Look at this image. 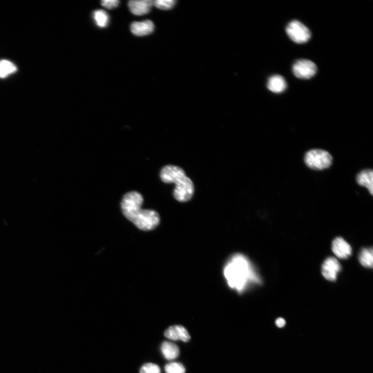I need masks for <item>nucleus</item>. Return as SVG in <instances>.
<instances>
[{
	"label": "nucleus",
	"instance_id": "1",
	"mask_svg": "<svg viewBox=\"0 0 373 373\" xmlns=\"http://www.w3.org/2000/svg\"><path fill=\"white\" fill-rule=\"evenodd\" d=\"M143 197L137 192L126 194L121 203V210L126 218L138 229L145 231L157 228L160 221L159 214L152 210H143Z\"/></svg>",
	"mask_w": 373,
	"mask_h": 373
},
{
	"label": "nucleus",
	"instance_id": "2",
	"mask_svg": "<svg viewBox=\"0 0 373 373\" xmlns=\"http://www.w3.org/2000/svg\"><path fill=\"white\" fill-rule=\"evenodd\" d=\"M224 275L229 287L239 292L244 290L249 281L260 282L247 259L241 254L231 258L224 267Z\"/></svg>",
	"mask_w": 373,
	"mask_h": 373
},
{
	"label": "nucleus",
	"instance_id": "3",
	"mask_svg": "<svg viewBox=\"0 0 373 373\" xmlns=\"http://www.w3.org/2000/svg\"><path fill=\"white\" fill-rule=\"evenodd\" d=\"M160 178L165 183L175 184L173 196L177 201L186 202L192 198L195 193L193 182L181 168L168 165L162 168Z\"/></svg>",
	"mask_w": 373,
	"mask_h": 373
},
{
	"label": "nucleus",
	"instance_id": "4",
	"mask_svg": "<svg viewBox=\"0 0 373 373\" xmlns=\"http://www.w3.org/2000/svg\"><path fill=\"white\" fill-rule=\"evenodd\" d=\"M333 158L327 151L313 150L307 152L305 156V162L309 168L322 170L331 166Z\"/></svg>",
	"mask_w": 373,
	"mask_h": 373
},
{
	"label": "nucleus",
	"instance_id": "5",
	"mask_svg": "<svg viewBox=\"0 0 373 373\" xmlns=\"http://www.w3.org/2000/svg\"><path fill=\"white\" fill-rule=\"evenodd\" d=\"M285 31L289 38L297 44L307 43L311 36V32L307 26L296 20L288 24Z\"/></svg>",
	"mask_w": 373,
	"mask_h": 373
},
{
	"label": "nucleus",
	"instance_id": "6",
	"mask_svg": "<svg viewBox=\"0 0 373 373\" xmlns=\"http://www.w3.org/2000/svg\"><path fill=\"white\" fill-rule=\"evenodd\" d=\"M317 72L316 65L307 59L298 60L292 66L293 74L300 79H310L316 75Z\"/></svg>",
	"mask_w": 373,
	"mask_h": 373
},
{
	"label": "nucleus",
	"instance_id": "7",
	"mask_svg": "<svg viewBox=\"0 0 373 373\" xmlns=\"http://www.w3.org/2000/svg\"><path fill=\"white\" fill-rule=\"evenodd\" d=\"M341 270V265L333 257L327 258L322 266V274L325 278L331 282L336 281L337 275Z\"/></svg>",
	"mask_w": 373,
	"mask_h": 373
},
{
	"label": "nucleus",
	"instance_id": "8",
	"mask_svg": "<svg viewBox=\"0 0 373 373\" xmlns=\"http://www.w3.org/2000/svg\"><path fill=\"white\" fill-rule=\"evenodd\" d=\"M164 336L171 340H180L184 342H189L191 338L187 329L183 326L180 325L173 326L169 327L165 331Z\"/></svg>",
	"mask_w": 373,
	"mask_h": 373
},
{
	"label": "nucleus",
	"instance_id": "9",
	"mask_svg": "<svg viewBox=\"0 0 373 373\" xmlns=\"http://www.w3.org/2000/svg\"><path fill=\"white\" fill-rule=\"evenodd\" d=\"M154 1L152 0H132L128 2L130 12L137 16H142L150 12Z\"/></svg>",
	"mask_w": 373,
	"mask_h": 373
},
{
	"label": "nucleus",
	"instance_id": "10",
	"mask_svg": "<svg viewBox=\"0 0 373 373\" xmlns=\"http://www.w3.org/2000/svg\"><path fill=\"white\" fill-rule=\"evenodd\" d=\"M154 29V23L150 20L141 22H133L130 26V30L134 35L143 37L152 33Z\"/></svg>",
	"mask_w": 373,
	"mask_h": 373
},
{
	"label": "nucleus",
	"instance_id": "11",
	"mask_svg": "<svg viewBox=\"0 0 373 373\" xmlns=\"http://www.w3.org/2000/svg\"><path fill=\"white\" fill-rule=\"evenodd\" d=\"M334 254L341 259L348 258L352 254L351 246L342 238H337L332 242Z\"/></svg>",
	"mask_w": 373,
	"mask_h": 373
},
{
	"label": "nucleus",
	"instance_id": "12",
	"mask_svg": "<svg viewBox=\"0 0 373 373\" xmlns=\"http://www.w3.org/2000/svg\"><path fill=\"white\" fill-rule=\"evenodd\" d=\"M267 88L275 93H280L287 88V85L284 78L280 75H275L268 79Z\"/></svg>",
	"mask_w": 373,
	"mask_h": 373
},
{
	"label": "nucleus",
	"instance_id": "13",
	"mask_svg": "<svg viewBox=\"0 0 373 373\" xmlns=\"http://www.w3.org/2000/svg\"><path fill=\"white\" fill-rule=\"evenodd\" d=\"M357 181L360 186L366 187L371 195H373V172L366 170L361 172L357 176Z\"/></svg>",
	"mask_w": 373,
	"mask_h": 373
},
{
	"label": "nucleus",
	"instance_id": "14",
	"mask_svg": "<svg viewBox=\"0 0 373 373\" xmlns=\"http://www.w3.org/2000/svg\"><path fill=\"white\" fill-rule=\"evenodd\" d=\"M161 351L163 357L170 361L177 358L179 354L178 347L169 342H164L162 344Z\"/></svg>",
	"mask_w": 373,
	"mask_h": 373
},
{
	"label": "nucleus",
	"instance_id": "15",
	"mask_svg": "<svg viewBox=\"0 0 373 373\" xmlns=\"http://www.w3.org/2000/svg\"><path fill=\"white\" fill-rule=\"evenodd\" d=\"M17 70L16 66L10 61L0 60V79H5Z\"/></svg>",
	"mask_w": 373,
	"mask_h": 373
},
{
	"label": "nucleus",
	"instance_id": "16",
	"mask_svg": "<svg viewBox=\"0 0 373 373\" xmlns=\"http://www.w3.org/2000/svg\"><path fill=\"white\" fill-rule=\"evenodd\" d=\"M93 17L97 25L101 28L107 27L109 22V16L103 10L95 11L93 13Z\"/></svg>",
	"mask_w": 373,
	"mask_h": 373
},
{
	"label": "nucleus",
	"instance_id": "17",
	"mask_svg": "<svg viewBox=\"0 0 373 373\" xmlns=\"http://www.w3.org/2000/svg\"><path fill=\"white\" fill-rule=\"evenodd\" d=\"M359 260L363 266L372 268L373 264V249H363L360 254Z\"/></svg>",
	"mask_w": 373,
	"mask_h": 373
},
{
	"label": "nucleus",
	"instance_id": "18",
	"mask_svg": "<svg viewBox=\"0 0 373 373\" xmlns=\"http://www.w3.org/2000/svg\"><path fill=\"white\" fill-rule=\"evenodd\" d=\"M166 373H185L186 370L183 364L178 362L170 363L165 367Z\"/></svg>",
	"mask_w": 373,
	"mask_h": 373
},
{
	"label": "nucleus",
	"instance_id": "19",
	"mask_svg": "<svg viewBox=\"0 0 373 373\" xmlns=\"http://www.w3.org/2000/svg\"><path fill=\"white\" fill-rule=\"evenodd\" d=\"M176 3L173 0H157L154 1V5L159 9L168 10L174 7Z\"/></svg>",
	"mask_w": 373,
	"mask_h": 373
},
{
	"label": "nucleus",
	"instance_id": "20",
	"mask_svg": "<svg viewBox=\"0 0 373 373\" xmlns=\"http://www.w3.org/2000/svg\"><path fill=\"white\" fill-rule=\"evenodd\" d=\"M140 373H161V370L157 364L147 363L141 367Z\"/></svg>",
	"mask_w": 373,
	"mask_h": 373
},
{
	"label": "nucleus",
	"instance_id": "21",
	"mask_svg": "<svg viewBox=\"0 0 373 373\" xmlns=\"http://www.w3.org/2000/svg\"><path fill=\"white\" fill-rule=\"evenodd\" d=\"M119 1L117 0H105L101 1V5L108 9L112 10L118 7Z\"/></svg>",
	"mask_w": 373,
	"mask_h": 373
},
{
	"label": "nucleus",
	"instance_id": "22",
	"mask_svg": "<svg viewBox=\"0 0 373 373\" xmlns=\"http://www.w3.org/2000/svg\"><path fill=\"white\" fill-rule=\"evenodd\" d=\"M276 325L279 328H283L285 325V321L282 318H278L276 321Z\"/></svg>",
	"mask_w": 373,
	"mask_h": 373
}]
</instances>
